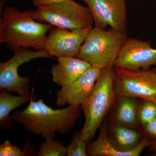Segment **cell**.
Here are the masks:
<instances>
[{
    "label": "cell",
    "mask_w": 156,
    "mask_h": 156,
    "mask_svg": "<svg viewBox=\"0 0 156 156\" xmlns=\"http://www.w3.org/2000/svg\"><path fill=\"white\" fill-rule=\"evenodd\" d=\"M80 107L69 105L54 109L42 99L32 100L25 109L15 112L11 117L30 133L41 135L45 139H54L56 134H67L71 130L80 117Z\"/></svg>",
    "instance_id": "1"
},
{
    "label": "cell",
    "mask_w": 156,
    "mask_h": 156,
    "mask_svg": "<svg viewBox=\"0 0 156 156\" xmlns=\"http://www.w3.org/2000/svg\"><path fill=\"white\" fill-rule=\"evenodd\" d=\"M53 27L34 19L33 11L7 6L0 17V44L14 51L21 48L44 50L45 38Z\"/></svg>",
    "instance_id": "2"
},
{
    "label": "cell",
    "mask_w": 156,
    "mask_h": 156,
    "mask_svg": "<svg viewBox=\"0 0 156 156\" xmlns=\"http://www.w3.org/2000/svg\"><path fill=\"white\" fill-rule=\"evenodd\" d=\"M114 66L102 69L92 93L81 105L85 116L81 137L92 140L114 101L116 94Z\"/></svg>",
    "instance_id": "3"
},
{
    "label": "cell",
    "mask_w": 156,
    "mask_h": 156,
    "mask_svg": "<svg viewBox=\"0 0 156 156\" xmlns=\"http://www.w3.org/2000/svg\"><path fill=\"white\" fill-rule=\"evenodd\" d=\"M128 37L110 28L95 27L89 31L81 46L78 57L101 69L114 66L121 49Z\"/></svg>",
    "instance_id": "4"
},
{
    "label": "cell",
    "mask_w": 156,
    "mask_h": 156,
    "mask_svg": "<svg viewBox=\"0 0 156 156\" xmlns=\"http://www.w3.org/2000/svg\"><path fill=\"white\" fill-rule=\"evenodd\" d=\"M33 16L40 22L69 30L92 29L94 24L88 7L74 0L37 8L33 11Z\"/></svg>",
    "instance_id": "5"
},
{
    "label": "cell",
    "mask_w": 156,
    "mask_h": 156,
    "mask_svg": "<svg viewBox=\"0 0 156 156\" xmlns=\"http://www.w3.org/2000/svg\"><path fill=\"white\" fill-rule=\"evenodd\" d=\"M114 85L116 94L119 98H138L156 101L154 69L130 70L115 68Z\"/></svg>",
    "instance_id": "6"
},
{
    "label": "cell",
    "mask_w": 156,
    "mask_h": 156,
    "mask_svg": "<svg viewBox=\"0 0 156 156\" xmlns=\"http://www.w3.org/2000/svg\"><path fill=\"white\" fill-rule=\"evenodd\" d=\"M8 61L0 64V89L2 91L15 92L20 95H29V84L30 78L21 77L18 69L26 62L36 58H51L45 50H32L20 48Z\"/></svg>",
    "instance_id": "7"
},
{
    "label": "cell",
    "mask_w": 156,
    "mask_h": 156,
    "mask_svg": "<svg viewBox=\"0 0 156 156\" xmlns=\"http://www.w3.org/2000/svg\"><path fill=\"white\" fill-rule=\"evenodd\" d=\"M92 14L95 27H108L127 33V0H83Z\"/></svg>",
    "instance_id": "8"
},
{
    "label": "cell",
    "mask_w": 156,
    "mask_h": 156,
    "mask_svg": "<svg viewBox=\"0 0 156 156\" xmlns=\"http://www.w3.org/2000/svg\"><path fill=\"white\" fill-rule=\"evenodd\" d=\"M92 29L69 30L53 27L44 42V50L51 57H78L81 46Z\"/></svg>",
    "instance_id": "9"
},
{
    "label": "cell",
    "mask_w": 156,
    "mask_h": 156,
    "mask_svg": "<svg viewBox=\"0 0 156 156\" xmlns=\"http://www.w3.org/2000/svg\"><path fill=\"white\" fill-rule=\"evenodd\" d=\"M156 64V49L150 42L128 38L114 64L115 68L130 70L148 69Z\"/></svg>",
    "instance_id": "10"
},
{
    "label": "cell",
    "mask_w": 156,
    "mask_h": 156,
    "mask_svg": "<svg viewBox=\"0 0 156 156\" xmlns=\"http://www.w3.org/2000/svg\"><path fill=\"white\" fill-rule=\"evenodd\" d=\"M101 69L91 66L77 80L61 87L56 93V105L80 107L92 93Z\"/></svg>",
    "instance_id": "11"
},
{
    "label": "cell",
    "mask_w": 156,
    "mask_h": 156,
    "mask_svg": "<svg viewBox=\"0 0 156 156\" xmlns=\"http://www.w3.org/2000/svg\"><path fill=\"white\" fill-rule=\"evenodd\" d=\"M57 58V63L52 66L51 73L53 82L58 87L72 83L92 66L89 62L78 57Z\"/></svg>",
    "instance_id": "12"
},
{
    "label": "cell",
    "mask_w": 156,
    "mask_h": 156,
    "mask_svg": "<svg viewBox=\"0 0 156 156\" xmlns=\"http://www.w3.org/2000/svg\"><path fill=\"white\" fill-rule=\"evenodd\" d=\"M152 142L147 138H143L135 147L122 151L115 147L109 140L106 130L102 129L97 139L87 146L88 155L92 156H138Z\"/></svg>",
    "instance_id": "13"
},
{
    "label": "cell",
    "mask_w": 156,
    "mask_h": 156,
    "mask_svg": "<svg viewBox=\"0 0 156 156\" xmlns=\"http://www.w3.org/2000/svg\"><path fill=\"white\" fill-rule=\"evenodd\" d=\"M36 95L33 93L29 95L14 96L5 91L0 94V124L1 128L9 127L11 124L12 117L10 114L14 110L23 105L34 100Z\"/></svg>",
    "instance_id": "14"
},
{
    "label": "cell",
    "mask_w": 156,
    "mask_h": 156,
    "mask_svg": "<svg viewBox=\"0 0 156 156\" xmlns=\"http://www.w3.org/2000/svg\"><path fill=\"white\" fill-rule=\"evenodd\" d=\"M120 98L121 101L115 117L116 121L123 126H134L137 116L136 103L131 98L122 97Z\"/></svg>",
    "instance_id": "15"
},
{
    "label": "cell",
    "mask_w": 156,
    "mask_h": 156,
    "mask_svg": "<svg viewBox=\"0 0 156 156\" xmlns=\"http://www.w3.org/2000/svg\"><path fill=\"white\" fill-rule=\"evenodd\" d=\"M115 139L122 151H127L136 147L139 141V135L133 129L117 123L112 128Z\"/></svg>",
    "instance_id": "16"
},
{
    "label": "cell",
    "mask_w": 156,
    "mask_h": 156,
    "mask_svg": "<svg viewBox=\"0 0 156 156\" xmlns=\"http://www.w3.org/2000/svg\"><path fill=\"white\" fill-rule=\"evenodd\" d=\"M47 139L42 143L38 152L39 156H64L66 155V148L58 141Z\"/></svg>",
    "instance_id": "17"
},
{
    "label": "cell",
    "mask_w": 156,
    "mask_h": 156,
    "mask_svg": "<svg viewBox=\"0 0 156 156\" xmlns=\"http://www.w3.org/2000/svg\"><path fill=\"white\" fill-rule=\"evenodd\" d=\"M87 143L81 137L80 133H75L72 140L66 147V156H88Z\"/></svg>",
    "instance_id": "18"
},
{
    "label": "cell",
    "mask_w": 156,
    "mask_h": 156,
    "mask_svg": "<svg viewBox=\"0 0 156 156\" xmlns=\"http://www.w3.org/2000/svg\"><path fill=\"white\" fill-rule=\"evenodd\" d=\"M145 101L138 110V117L144 126L156 116L155 102L152 101Z\"/></svg>",
    "instance_id": "19"
},
{
    "label": "cell",
    "mask_w": 156,
    "mask_h": 156,
    "mask_svg": "<svg viewBox=\"0 0 156 156\" xmlns=\"http://www.w3.org/2000/svg\"><path fill=\"white\" fill-rule=\"evenodd\" d=\"M27 155L25 151H22L19 147L11 144L9 140L5 141L0 145L1 156H23Z\"/></svg>",
    "instance_id": "20"
},
{
    "label": "cell",
    "mask_w": 156,
    "mask_h": 156,
    "mask_svg": "<svg viewBox=\"0 0 156 156\" xmlns=\"http://www.w3.org/2000/svg\"><path fill=\"white\" fill-rule=\"evenodd\" d=\"M144 127L147 133L150 136L156 139V116L149 121Z\"/></svg>",
    "instance_id": "21"
},
{
    "label": "cell",
    "mask_w": 156,
    "mask_h": 156,
    "mask_svg": "<svg viewBox=\"0 0 156 156\" xmlns=\"http://www.w3.org/2000/svg\"><path fill=\"white\" fill-rule=\"evenodd\" d=\"M66 1L67 0H32V2L34 5L37 8H40L62 2Z\"/></svg>",
    "instance_id": "22"
},
{
    "label": "cell",
    "mask_w": 156,
    "mask_h": 156,
    "mask_svg": "<svg viewBox=\"0 0 156 156\" xmlns=\"http://www.w3.org/2000/svg\"><path fill=\"white\" fill-rule=\"evenodd\" d=\"M151 151L152 153L154 156H156V139H155L153 142L150 146Z\"/></svg>",
    "instance_id": "23"
},
{
    "label": "cell",
    "mask_w": 156,
    "mask_h": 156,
    "mask_svg": "<svg viewBox=\"0 0 156 156\" xmlns=\"http://www.w3.org/2000/svg\"><path fill=\"white\" fill-rule=\"evenodd\" d=\"M154 70L155 72L156 73V68L154 69Z\"/></svg>",
    "instance_id": "24"
},
{
    "label": "cell",
    "mask_w": 156,
    "mask_h": 156,
    "mask_svg": "<svg viewBox=\"0 0 156 156\" xmlns=\"http://www.w3.org/2000/svg\"><path fill=\"white\" fill-rule=\"evenodd\" d=\"M155 103H156V101H155Z\"/></svg>",
    "instance_id": "25"
}]
</instances>
